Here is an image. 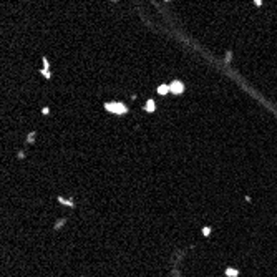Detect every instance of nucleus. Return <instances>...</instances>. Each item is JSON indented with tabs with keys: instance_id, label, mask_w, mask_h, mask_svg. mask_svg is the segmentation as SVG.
Segmentation results:
<instances>
[{
	"instance_id": "obj_1",
	"label": "nucleus",
	"mask_w": 277,
	"mask_h": 277,
	"mask_svg": "<svg viewBox=\"0 0 277 277\" xmlns=\"http://www.w3.org/2000/svg\"><path fill=\"white\" fill-rule=\"evenodd\" d=\"M103 106H105V110H106L108 113H111V115H118V116H123V115H126V113L130 111L128 106H126L125 103H121V101H106Z\"/></svg>"
},
{
	"instance_id": "obj_2",
	"label": "nucleus",
	"mask_w": 277,
	"mask_h": 277,
	"mask_svg": "<svg viewBox=\"0 0 277 277\" xmlns=\"http://www.w3.org/2000/svg\"><path fill=\"white\" fill-rule=\"evenodd\" d=\"M186 87H184V83L181 80H173V81L169 83V93L173 95H183Z\"/></svg>"
},
{
	"instance_id": "obj_3",
	"label": "nucleus",
	"mask_w": 277,
	"mask_h": 277,
	"mask_svg": "<svg viewBox=\"0 0 277 277\" xmlns=\"http://www.w3.org/2000/svg\"><path fill=\"white\" fill-rule=\"evenodd\" d=\"M57 201L60 202L61 206H66V208H70V209H75V208H76V202L73 201L72 198H65V196H57Z\"/></svg>"
},
{
	"instance_id": "obj_4",
	"label": "nucleus",
	"mask_w": 277,
	"mask_h": 277,
	"mask_svg": "<svg viewBox=\"0 0 277 277\" xmlns=\"http://www.w3.org/2000/svg\"><path fill=\"white\" fill-rule=\"evenodd\" d=\"M143 110L146 113H155L156 111V101L153 100V98H149V100H146V103H144Z\"/></svg>"
},
{
	"instance_id": "obj_5",
	"label": "nucleus",
	"mask_w": 277,
	"mask_h": 277,
	"mask_svg": "<svg viewBox=\"0 0 277 277\" xmlns=\"http://www.w3.org/2000/svg\"><path fill=\"white\" fill-rule=\"evenodd\" d=\"M66 222H68V219H66V217H60V219H57V222L53 224V231H55V232H58L61 227L66 226Z\"/></svg>"
},
{
	"instance_id": "obj_6",
	"label": "nucleus",
	"mask_w": 277,
	"mask_h": 277,
	"mask_svg": "<svg viewBox=\"0 0 277 277\" xmlns=\"http://www.w3.org/2000/svg\"><path fill=\"white\" fill-rule=\"evenodd\" d=\"M37 136H38V131H35V130L30 131V133L25 136V143H27V144H33V143L37 141Z\"/></svg>"
},
{
	"instance_id": "obj_7",
	"label": "nucleus",
	"mask_w": 277,
	"mask_h": 277,
	"mask_svg": "<svg viewBox=\"0 0 277 277\" xmlns=\"http://www.w3.org/2000/svg\"><path fill=\"white\" fill-rule=\"evenodd\" d=\"M224 276L226 277H239V270L232 269V267H227V269L224 270Z\"/></svg>"
},
{
	"instance_id": "obj_8",
	"label": "nucleus",
	"mask_w": 277,
	"mask_h": 277,
	"mask_svg": "<svg viewBox=\"0 0 277 277\" xmlns=\"http://www.w3.org/2000/svg\"><path fill=\"white\" fill-rule=\"evenodd\" d=\"M156 91H158V95L164 96V95H168V93H169V85H159V87L156 88Z\"/></svg>"
},
{
	"instance_id": "obj_9",
	"label": "nucleus",
	"mask_w": 277,
	"mask_h": 277,
	"mask_svg": "<svg viewBox=\"0 0 277 277\" xmlns=\"http://www.w3.org/2000/svg\"><path fill=\"white\" fill-rule=\"evenodd\" d=\"M38 73L43 76L45 80H52V70H47V68H40Z\"/></svg>"
},
{
	"instance_id": "obj_10",
	"label": "nucleus",
	"mask_w": 277,
	"mask_h": 277,
	"mask_svg": "<svg viewBox=\"0 0 277 277\" xmlns=\"http://www.w3.org/2000/svg\"><path fill=\"white\" fill-rule=\"evenodd\" d=\"M42 63H43V68L52 70V65H50V60H48V57H42Z\"/></svg>"
},
{
	"instance_id": "obj_11",
	"label": "nucleus",
	"mask_w": 277,
	"mask_h": 277,
	"mask_svg": "<svg viewBox=\"0 0 277 277\" xmlns=\"http://www.w3.org/2000/svg\"><path fill=\"white\" fill-rule=\"evenodd\" d=\"M211 232H212V227H209V226L202 227V236H204V237H209V236H211Z\"/></svg>"
},
{
	"instance_id": "obj_12",
	"label": "nucleus",
	"mask_w": 277,
	"mask_h": 277,
	"mask_svg": "<svg viewBox=\"0 0 277 277\" xmlns=\"http://www.w3.org/2000/svg\"><path fill=\"white\" fill-rule=\"evenodd\" d=\"M27 153L23 151V149H20V151H17V159H25Z\"/></svg>"
},
{
	"instance_id": "obj_13",
	"label": "nucleus",
	"mask_w": 277,
	"mask_h": 277,
	"mask_svg": "<svg viewBox=\"0 0 277 277\" xmlns=\"http://www.w3.org/2000/svg\"><path fill=\"white\" fill-rule=\"evenodd\" d=\"M50 111H52L50 106H43V108H42V115H43V116H48V115H50Z\"/></svg>"
},
{
	"instance_id": "obj_14",
	"label": "nucleus",
	"mask_w": 277,
	"mask_h": 277,
	"mask_svg": "<svg viewBox=\"0 0 277 277\" xmlns=\"http://www.w3.org/2000/svg\"><path fill=\"white\" fill-rule=\"evenodd\" d=\"M231 58H232V52L227 50L226 52V63H231Z\"/></svg>"
},
{
	"instance_id": "obj_15",
	"label": "nucleus",
	"mask_w": 277,
	"mask_h": 277,
	"mask_svg": "<svg viewBox=\"0 0 277 277\" xmlns=\"http://www.w3.org/2000/svg\"><path fill=\"white\" fill-rule=\"evenodd\" d=\"M254 4L257 5V7H262V0H254Z\"/></svg>"
},
{
	"instance_id": "obj_16",
	"label": "nucleus",
	"mask_w": 277,
	"mask_h": 277,
	"mask_svg": "<svg viewBox=\"0 0 277 277\" xmlns=\"http://www.w3.org/2000/svg\"><path fill=\"white\" fill-rule=\"evenodd\" d=\"M111 2H118V0H111Z\"/></svg>"
},
{
	"instance_id": "obj_17",
	"label": "nucleus",
	"mask_w": 277,
	"mask_h": 277,
	"mask_svg": "<svg viewBox=\"0 0 277 277\" xmlns=\"http://www.w3.org/2000/svg\"><path fill=\"white\" fill-rule=\"evenodd\" d=\"M164 2H171V0H164Z\"/></svg>"
},
{
	"instance_id": "obj_18",
	"label": "nucleus",
	"mask_w": 277,
	"mask_h": 277,
	"mask_svg": "<svg viewBox=\"0 0 277 277\" xmlns=\"http://www.w3.org/2000/svg\"><path fill=\"white\" fill-rule=\"evenodd\" d=\"M80 277H85V276H80Z\"/></svg>"
}]
</instances>
